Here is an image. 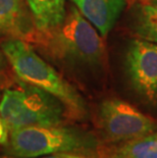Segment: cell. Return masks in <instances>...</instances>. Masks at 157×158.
<instances>
[{"label": "cell", "instance_id": "obj_13", "mask_svg": "<svg viewBox=\"0 0 157 158\" xmlns=\"http://www.w3.org/2000/svg\"><path fill=\"white\" fill-rule=\"evenodd\" d=\"M8 141V130L6 127L4 122L0 116V144L5 145Z\"/></svg>", "mask_w": 157, "mask_h": 158}, {"label": "cell", "instance_id": "obj_11", "mask_svg": "<svg viewBox=\"0 0 157 158\" xmlns=\"http://www.w3.org/2000/svg\"><path fill=\"white\" fill-rule=\"evenodd\" d=\"M132 31L138 39L157 43V7L138 4L132 16Z\"/></svg>", "mask_w": 157, "mask_h": 158}, {"label": "cell", "instance_id": "obj_2", "mask_svg": "<svg viewBox=\"0 0 157 158\" xmlns=\"http://www.w3.org/2000/svg\"><path fill=\"white\" fill-rule=\"evenodd\" d=\"M7 152L10 156L34 158L57 153H96L101 144L92 133L66 126L28 127L9 132Z\"/></svg>", "mask_w": 157, "mask_h": 158}, {"label": "cell", "instance_id": "obj_14", "mask_svg": "<svg viewBox=\"0 0 157 158\" xmlns=\"http://www.w3.org/2000/svg\"><path fill=\"white\" fill-rule=\"evenodd\" d=\"M3 64H4V54L0 51V69L2 68Z\"/></svg>", "mask_w": 157, "mask_h": 158}, {"label": "cell", "instance_id": "obj_3", "mask_svg": "<svg viewBox=\"0 0 157 158\" xmlns=\"http://www.w3.org/2000/svg\"><path fill=\"white\" fill-rule=\"evenodd\" d=\"M66 107L45 91L19 82V87L6 89L0 101V116L8 132L28 127L60 126Z\"/></svg>", "mask_w": 157, "mask_h": 158}, {"label": "cell", "instance_id": "obj_4", "mask_svg": "<svg viewBox=\"0 0 157 158\" xmlns=\"http://www.w3.org/2000/svg\"><path fill=\"white\" fill-rule=\"evenodd\" d=\"M53 32L52 48L60 58L80 65H98L104 57V45L97 29L75 6Z\"/></svg>", "mask_w": 157, "mask_h": 158}, {"label": "cell", "instance_id": "obj_5", "mask_svg": "<svg viewBox=\"0 0 157 158\" xmlns=\"http://www.w3.org/2000/svg\"><path fill=\"white\" fill-rule=\"evenodd\" d=\"M97 123L102 144H114L144 137L157 131V120L118 98L100 103Z\"/></svg>", "mask_w": 157, "mask_h": 158}, {"label": "cell", "instance_id": "obj_9", "mask_svg": "<svg viewBox=\"0 0 157 158\" xmlns=\"http://www.w3.org/2000/svg\"><path fill=\"white\" fill-rule=\"evenodd\" d=\"M38 31L52 32L63 22L64 0H26Z\"/></svg>", "mask_w": 157, "mask_h": 158}, {"label": "cell", "instance_id": "obj_1", "mask_svg": "<svg viewBox=\"0 0 157 158\" xmlns=\"http://www.w3.org/2000/svg\"><path fill=\"white\" fill-rule=\"evenodd\" d=\"M1 49L19 81L51 94L63 103L72 116H85L86 103L80 93L28 43L10 39L2 43Z\"/></svg>", "mask_w": 157, "mask_h": 158}, {"label": "cell", "instance_id": "obj_12", "mask_svg": "<svg viewBox=\"0 0 157 158\" xmlns=\"http://www.w3.org/2000/svg\"><path fill=\"white\" fill-rule=\"evenodd\" d=\"M4 158H19V157H4ZM34 158H91L88 157V155H84V154L79 153H57L52 154V155H45L40 157H34Z\"/></svg>", "mask_w": 157, "mask_h": 158}, {"label": "cell", "instance_id": "obj_8", "mask_svg": "<svg viewBox=\"0 0 157 158\" xmlns=\"http://www.w3.org/2000/svg\"><path fill=\"white\" fill-rule=\"evenodd\" d=\"M97 158H157V132L114 144H100Z\"/></svg>", "mask_w": 157, "mask_h": 158}, {"label": "cell", "instance_id": "obj_10", "mask_svg": "<svg viewBox=\"0 0 157 158\" xmlns=\"http://www.w3.org/2000/svg\"><path fill=\"white\" fill-rule=\"evenodd\" d=\"M29 28L23 0H0V32L26 36Z\"/></svg>", "mask_w": 157, "mask_h": 158}, {"label": "cell", "instance_id": "obj_6", "mask_svg": "<svg viewBox=\"0 0 157 158\" xmlns=\"http://www.w3.org/2000/svg\"><path fill=\"white\" fill-rule=\"evenodd\" d=\"M125 69L133 89L148 103L157 104V43L136 39L125 54Z\"/></svg>", "mask_w": 157, "mask_h": 158}, {"label": "cell", "instance_id": "obj_7", "mask_svg": "<svg viewBox=\"0 0 157 158\" xmlns=\"http://www.w3.org/2000/svg\"><path fill=\"white\" fill-rule=\"evenodd\" d=\"M86 19L92 23L102 37L110 30L125 9L128 0H71Z\"/></svg>", "mask_w": 157, "mask_h": 158}, {"label": "cell", "instance_id": "obj_15", "mask_svg": "<svg viewBox=\"0 0 157 158\" xmlns=\"http://www.w3.org/2000/svg\"><path fill=\"white\" fill-rule=\"evenodd\" d=\"M150 4H152V5H154L157 7V0H150Z\"/></svg>", "mask_w": 157, "mask_h": 158}]
</instances>
